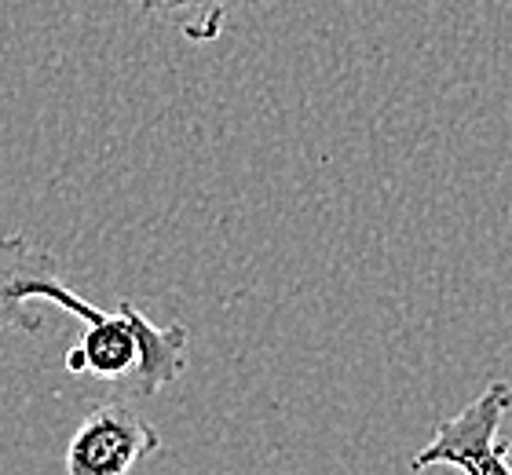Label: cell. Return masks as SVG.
I'll return each mask as SVG.
<instances>
[{
  "mask_svg": "<svg viewBox=\"0 0 512 475\" xmlns=\"http://www.w3.org/2000/svg\"><path fill=\"white\" fill-rule=\"evenodd\" d=\"M191 329L183 322L154 326L132 300H121L114 315L85 322L81 337L66 351V373L128 384L136 395H158L187 373Z\"/></svg>",
  "mask_w": 512,
  "mask_h": 475,
  "instance_id": "cell-1",
  "label": "cell"
},
{
  "mask_svg": "<svg viewBox=\"0 0 512 475\" xmlns=\"http://www.w3.org/2000/svg\"><path fill=\"white\" fill-rule=\"evenodd\" d=\"M512 410L509 380H491L476 399L454 417L436 424V432L410 461V472L454 468L461 475H512L509 439H502V421Z\"/></svg>",
  "mask_w": 512,
  "mask_h": 475,
  "instance_id": "cell-2",
  "label": "cell"
},
{
  "mask_svg": "<svg viewBox=\"0 0 512 475\" xmlns=\"http://www.w3.org/2000/svg\"><path fill=\"white\" fill-rule=\"evenodd\" d=\"M37 296L70 311L77 322H99L107 315L59 278V260L48 249L33 245L26 234H0V333H41V318L30 311V300Z\"/></svg>",
  "mask_w": 512,
  "mask_h": 475,
  "instance_id": "cell-3",
  "label": "cell"
},
{
  "mask_svg": "<svg viewBox=\"0 0 512 475\" xmlns=\"http://www.w3.org/2000/svg\"><path fill=\"white\" fill-rule=\"evenodd\" d=\"M161 435L125 399L88 406L66 446V475H128L143 457L158 454Z\"/></svg>",
  "mask_w": 512,
  "mask_h": 475,
  "instance_id": "cell-4",
  "label": "cell"
},
{
  "mask_svg": "<svg viewBox=\"0 0 512 475\" xmlns=\"http://www.w3.org/2000/svg\"><path fill=\"white\" fill-rule=\"evenodd\" d=\"M143 19L169 26L191 44H213L235 11L271 8L278 0H132Z\"/></svg>",
  "mask_w": 512,
  "mask_h": 475,
  "instance_id": "cell-5",
  "label": "cell"
}]
</instances>
